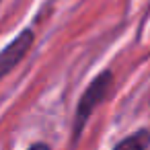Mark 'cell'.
<instances>
[{
	"mask_svg": "<svg viewBox=\"0 0 150 150\" xmlns=\"http://www.w3.org/2000/svg\"><path fill=\"white\" fill-rule=\"evenodd\" d=\"M113 72L111 70H103V72H99L88 84H86V88L82 91V95H80V99H78V103H76V109H74V117H72V129H70V134H72V144H76L78 140H80V136H82V132H84V127H86V123L91 121V117H93V113L99 109V105L107 99V95H109V91H111V86H113Z\"/></svg>",
	"mask_w": 150,
	"mask_h": 150,
	"instance_id": "cell-1",
	"label": "cell"
},
{
	"mask_svg": "<svg viewBox=\"0 0 150 150\" xmlns=\"http://www.w3.org/2000/svg\"><path fill=\"white\" fill-rule=\"evenodd\" d=\"M33 43H35V33L31 29H23L4 50H0V80L8 76L25 60V56L31 52Z\"/></svg>",
	"mask_w": 150,
	"mask_h": 150,
	"instance_id": "cell-2",
	"label": "cell"
},
{
	"mask_svg": "<svg viewBox=\"0 0 150 150\" xmlns=\"http://www.w3.org/2000/svg\"><path fill=\"white\" fill-rule=\"evenodd\" d=\"M27 150H52V146L47 142H33Z\"/></svg>",
	"mask_w": 150,
	"mask_h": 150,
	"instance_id": "cell-4",
	"label": "cell"
},
{
	"mask_svg": "<svg viewBox=\"0 0 150 150\" xmlns=\"http://www.w3.org/2000/svg\"><path fill=\"white\" fill-rule=\"evenodd\" d=\"M150 148V127H138L123 136L111 150H148Z\"/></svg>",
	"mask_w": 150,
	"mask_h": 150,
	"instance_id": "cell-3",
	"label": "cell"
}]
</instances>
